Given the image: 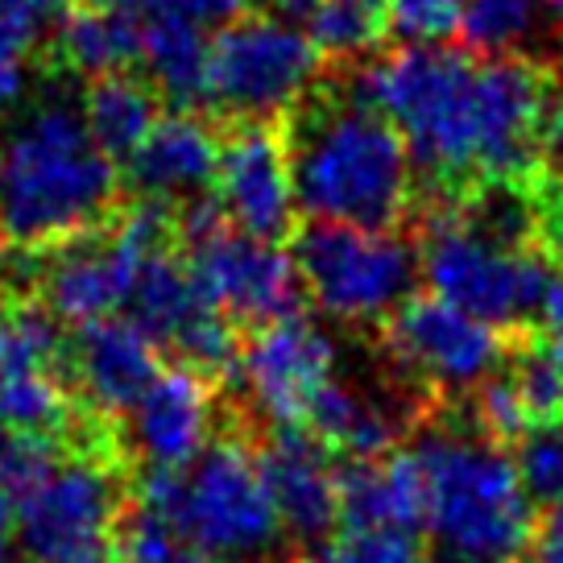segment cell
<instances>
[{
	"mask_svg": "<svg viewBox=\"0 0 563 563\" xmlns=\"http://www.w3.org/2000/svg\"><path fill=\"white\" fill-rule=\"evenodd\" d=\"M340 349L319 323L302 316L278 319L253 335L236 356V377L257 415L278 427L307 422L319 394L335 382Z\"/></svg>",
	"mask_w": 563,
	"mask_h": 563,
	"instance_id": "obj_12",
	"label": "cell"
},
{
	"mask_svg": "<svg viewBox=\"0 0 563 563\" xmlns=\"http://www.w3.org/2000/svg\"><path fill=\"white\" fill-rule=\"evenodd\" d=\"M510 377H514V386H518V394H522V402H527L534 427H547V422L563 419V373H560V365L551 361V352L547 349L518 352Z\"/></svg>",
	"mask_w": 563,
	"mask_h": 563,
	"instance_id": "obj_32",
	"label": "cell"
},
{
	"mask_svg": "<svg viewBox=\"0 0 563 563\" xmlns=\"http://www.w3.org/2000/svg\"><path fill=\"white\" fill-rule=\"evenodd\" d=\"M302 563H344V555L340 551H316V555H307Z\"/></svg>",
	"mask_w": 563,
	"mask_h": 563,
	"instance_id": "obj_44",
	"label": "cell"
},
{
	"mask_svg": "<svg viewBox=\"0 0 563 563\" xmlns=\"http://www.w3.org/2000/svg\"><path fill=\"white\" fill-rule=\"evenodd\" d=\"M262 468L278 506L282 530L299 543L328 539L340 522V473L328 460V448L299 427H278V435L265 443Z\"/></svg>",
	"mask_w": 563,
	"mask_h": 563,
	"instance_id": "obj_17",
	"label": "cell"
},
{
	"mask_svg": "<svg viewBox=\"0 0 563 563\" xmlns=\"http://www.w3.org/2000/svg\"><path fill=\"white\" fill-rule=\"evenodd\" d=\"M307 422H311V435L323 448L344 452L356 464L386 460L406 431V419L398 406H389L382 394H369V389L352 386V382H340V377L319 394V402L311 406Z\"/></svg>",
	"mask_w": 563,
	"mask_h": 563,
	"instance_id": "obj_21",
	"label": "cell"
},
{
	"mask_svg": "<svg viewBox=\"0 0 563 563\" xmlns=\"http://www.w3.org/2000/svg\"><path fill=\"white\" fill-rule=\"evenodd\" d=\"M191 269L208 299L236 323L269 328L278 319L299 316L302 278L295 257L274 241H257L232 224H220L191 245Z\"/></svg>",
	"mask_w": 563,
	"mask_h": 563,
	"instance_id": "obj_13",
	"label": "cell"
},
{
	"mask_svg": "<svg viewBox=\"0 0 563 563\" xmlns=\"http://www.w3.org/2000/svg\"><path fill=\"white\" fill-rule=\"evenodd\" d=\"M563 25V0H468L460 37L476 58H527Z\"/></svg>",
	"mask_w": 563,
	"mask_h": 563,
	"instance_id": "obj_22",
	"label": "cell"
},
{
	"mask_svg": "<svg viewBox=\"0 0 563 563\" xmlns=\"http://www.w3.org/2000/svg\"><path fill=\"white\" fill-rule=\"evenodd\" d=\"M356 104L402 133L410 162L440 187L518 183L547 121V75L530 58L402 46L352 75Z\"/></svg>",
	"mask_w": 563,
	"mask_h": 563,
	"instance_id": "obj_1",
	"label": "cell"
},
{
	"mask_svg": "<svg viewBox=\"0 0 563 563\" xmlns=\"http://www.w3.org/2000/svg\"><path fill=\"white\" fill-rule=\"evenodd\" d=\"M422 476V527L443 563H514L534 543V497L481 431L431 427L410 448Z\"/></svg>",
	"mask_w": 563,
	"mask_h": 563,
	"instance_id": "obj_4",
	"label": "cell"
},
{
	"mask_svg": "<svg viewBox=\"0 0 563 563\" xmlns=\"http://www.w3.org/2000/svg\"><path fill=\"white\" fill-rule=\"evenodd\" d=\"M340 518L349 530L373 527H422V476L406 452H389L386 460H365L340 473Z\"/></svg>",
	"mask_w": 563,
	"mask_h": 563,
	"instance_id": "obj_20",
	"label": "cell"
},
{
	"mask_svg": "<svg viewBox=\"0 0 563 563\" xmlns=\"http://www.w3.org/2000/svg\"><path fill=\"white\" fill-rule=\"evenodd\" d=\"M30 46L34 37L0 30V117L13 112L30 88Z\"/></svg>",
	"mask_w": 563,
	"mask_h": 563,
	"instance_id": "obj_36",
	"label": "cell"
},
{
	"mask_svg": "<svg viewBox=\"0 0 563 563\" xmlns=\"http://www.w3.org/2000/svg\"><path fill=\"white\" fill-rule=\"evenodd\" d=\"M67 0H0V30L37 37L51 21H63Z\"/></svg>",
	"mask_w": 563,
	"mask_h": 563,
	"instance_id": "obj_37",
	"label": "cell"
},
{
	"mask_svg": "<svg viewBox=\"0 0 563 563\" xmlns=\"http://www.w3.org/2000/svg\"><path fill=\"white\" fill-rule=\"evenodd\" d=\"M269 4H274V18L290 21V25L311 21V13L319 9V0H269Z\"/></svg>",
	"mask_w": 563,
	"mask_h": 563,
	"instance_id": "obj_42",
	"label": "cell"
},
{
	"mask_svg": "<svg viewBox=\"0 0 563 563\" xmlns=\"http://www.w3.org/2000/svg\"><path fill=\"white\" fill-rule=\"evenodd\" d=\"M141 510L170 522L178 539L211 563H257L274 555L286 534L262 456L236 440L211 443L183 473L150 468Z\"/></svg>",
	"mask_w": 563,
	"mask_h": 563,
	"instance_id": "obj_5",
	"label": "cell"
},
{
	"mask_svg": "<svg viewBox=\"0 0 563 563\" xmlns=\"http://www.w3.org/2000/svg\"><path fill=\"white\" fill-rule=\"evenodd\" d=\"M18 506H13L9 493H0V563H18Z\"/></svg>",
	"mask_w": 563,
	"mask_h": 563,
	"instance_id": "obj_40",
	"label": "cell"
},
{
	"mask_svg": "<svg viewBox=\"0 0 563 563\" xmlns=\"http://www.w3.org/2000/svg\"><path fill=\"white\" fill-rule=\"evenodd\" d=\"M419 274L435 299L452 302L493 328H518L539 316L547 286L555 278L543 253L481 229L464 216V208L427 220Z\"/></svg>",
	"mask_w": 563,
	"mask_h": 563,
	"instance_id": "obj_6",
	"label": "cell"
},
{
	"mask_svg": "<svg viewBox=\"0 0 563 563\" xmlns=\"http://www.w3.org/2000/svg\"><path fill=\"white\" fill-rule=\"evenodd\" d=\"M311 42L332 58H361L389 30L386 0H319L311 13Z\"/></svg>",
	"mask_w": 563,
	"mask_h": 563,
	"instance_id": "obj_27",
	"label": "cell"
},
{
	"mask_svg": "<svg viewBox=\"0 0 563 563\" xmlns=\"http://www.w3.org/2000/svg\"><path fill=\"white\" fill-rule=\"evenodd\" d=\"M170 236H175V220L162 203L145 199L133 211H124L117 229L104 236H79L63 245L42 269L46 311L79 328L117 319V311H124L133 299L141 265L166 253Z\"/></svg>",
	"mask_w": 563,
	"mask_h": 563,
	"instance_id": "obj_8",
	"label": "cell"
},
{
	"mask_svg": "<svg viewBox=\"0 0 563 563\" xmlns=\"http://www.w3.org/2000/svg\"><path fill=\"white\" fill-rule=\"evenodd\" d=\"M158 344L133 319H100L79 328L75 382L100 415H129L141 394L158 382Z\"/></svg>",
	"mask_w": 563,
	"mask_h": 563,
	"instance_id": "obj_18",
	"label": "cell"
},
{
	"mask_svg": "<svg viewBox=\"0 0 563 563\" xmlns=\"http://www.w3.org/2000/svg\"><path fill=\"white\" fill-rule=\"evenodd\" d=\"M539 154H543V166L551 183L563 191V96L547 108L543 133H539Z\"/></svg>",
	"mask_w": 563,
	"mask_h": 563,
	"instance_id": "obj_38",
	"label": "cell"
},
{
	"mask_svg": "<svg viewBox=\"0 0 563 563\" xmlns=\"http://www.w3.org/2000/svg\"><path fill=\"white\" fill-rule=\"evenodd\" d=\"M216 203L232 229L245 236L278 245L290 232L299 211L295 166L290 145L269 124H241L229 141H220Z\"/></svg>",
	"mask_w": 563,
	"mask_h": 563,
	"instance_id": "obj_15",
	"label": "cell"
},
{
	"mask_svg": "<svg viewBox=\"0 0 563 563\" xmlns=\"http://www.w3.org/2000/svg\"><path fill=\"white\" fill-rule=\"evenodd\" d=\"M117 199V166L70 100H37L0 129V241L25 253L88 236Z\"/></svg>",
	"mask_w": 563,
	"mask_h": 563,
	"instance_id": "obj_2",
	"label": "cell"
},
{
	"mask_svg": "<svg viewBox=\"0 0 563 563\" xmlns=\"http://www.w3.org/2000/svg\"><path fill=\"white\" fill-rule=\"evenodd\" d=\"M79 112H84L88 133L108 158H133L141 141L150 137V129L158 124V104H154L150 84H141L124 70L91 79Z\"/></svg>",
	"mask_w": 563,
	"mask_h": 563,
	"instance_id": "obj_24",
	"label": "cell"
},
{
	"mask_svg": "<svg viewBox=\"0 0 563 563\" xmlns=\"http://www.w3.org/2000/svg\"><path fill=\"white\" fill-rule=\"evenodd\" d=\"M534 563H563V510L551 514V522L534 539Z\"/></svg>",
	"mask_w": 563,
	"mask_h": 563,
	"instance_id": "obj_41",
	"label": "cell"
},
{
	"mask_svg": "<svg viewBox=\"0 0 563 563\" xmlns=\"http://www.w3.org/2000/svg\"><path fill=\"white\" fill-rule=\"evenodd\" d=\"M386 352L406 377L422 386L473 389L489 382L506 361V340L501 328L427 295L406 299L386 319Z\"/></svg>",
	"mask_w": 563,
	"mask_h": 563,
	"instance_id": "obj_11",
	"label": "cell"
},
{
	"mask_svg": "<svg viewBox=\"0 0 563 563\" xmlns=\"http://www.w3.org/2000/svg\"><path fill=\"white\" fill-rule=\"evenodd\" d=\"M70 419V398L54 369H30L0 382V431L51 440Z\"/></svg>",
	"mask_w": 563,
	"mask_h": 563,
	"instance_id": "obj_26",
	"label": "cell"
},
{
	"mask_svg": "<svg viewBox=\"0 0 563 563\" xmlns=\"http://www.w3.org/2000/svg\"><path fill=\"white\" fill-rule=\"evenodd\" d=\"M344 563H427L419 534L398 527H373V530H349L340 543Z\"/></svg>",
	"mask_w": 563,
	"mask_h": 563,
	"instance_id": "obj_34",
	"label": "cell"
},
{
	"mask_svg": "<svg viewBox=\"0 0 563 563\" xmlns=\"http://www.w3.org/2000/svg\"><path fill=\"white\" fill-rule=\"evenodd\" d=\"M117 13H129L133 21H154V18H183L195 25H229L236 21L245 0H100Z\"/></svg>",
	"mask_w": 563,
	"mask_h": 563,
	"instance_id": "obj_35",
	"label": "cell"
},
{
	"mask_svg": "<svg viewBox=\"0 0 563 563\" xmlns=\"http://www.w3.org/2000/svg\"><path fill=\"white\" fill-rule=\"evenodd\" d=\"M302 295L340 323L389 319L419 282V253L389 229L311 224L295 245Z\"/></svg>",
	"mask_w": 563,
	"mask_h": 563,
	"instance_id": "obj_7",
	"label": "cell"
},
{
	"mask_svg": "<svg viewBox=\"0 0 563 563\" xmlns=\"http://www.w3.org/2000/svg\"><path fill=\"white\" fill-rule=\"evenodd\" d=\"M141 46V21L129 13H117L108 4L96 9H79L58 21V54L70 70L104 79V75H121L129 63H137Z\"/></svg>",
	"mask_w": 563,
	"mask_h": 563,
	"instance_id": "obj_25",
	"label": "cell"
},
{
	"mask_svg": "<svg viewBox=\"0 0 563 563\" xmlns=\"http://www.w3.org/2000/svg\"><path fill=\"white\" fill-rule=\"evenodd\" d=\"M468 0H386L389 30L406 46H443L452 34H460Z\"/></svg>",
	"mask_w": 563,
	"mask_h": 563,
	"instance_id": "obj_30",
	"label": "cell"
},
{
	"mask_svg": "<svg viewBox=\"0 0 563 563\" xmlns=\"http://www.w3.org/2000/svg\"><path fill=\"white\" fill-rule=\"evenodd\" d=\"M208 58L211 42L203 25L183 18H154L141 21V46L137 63L150 70L170 100H203L208 96Z\"/></svg>",
	"mask_w": 563,
	"mask_h": 563,
	"instance_id": "obj_23",
	"label": "cell"
},
{
	"mask_svg": "<svg viewBox=\"0 0 563 563\" xmlns=\"http://www.w3.org/2000/svg\"><path fill=\"white\" fill-rule=\"evenodd\" d=\"M129 435L137 456L150 468L162 473H183L187 464L211 448V427H216V402L195 369H162L158 382L141 394V402L129 410Z\"/></svg>",
	"mask_w": 563,
	"mask_h": 563,
	"instance_id": "obj_16",
	"label": "cell"
},
{
	"mask_svg": "<svg viewBox=\"0 0 563 563\" xmlns=\"http://www.w3.org/2000/svg\"><path fill=\"white\" fill-rule=\"evenodd\" d=\"M539 316H543V328H547V352H551V361L563 373V278H551Z\"/></svg>",
	"mask_w": 563,
	"mask_h": 563,
	"instance_id": "obj_39",
	"label": "cell"
},
{
	"mask_svg": "<svg viewBox=\"0 0 563 563\" xmlns=\"http://www.w3.org/2000/svg\"><path fill=\"white\" fill-rule=\"evenodd\" d=\"M58 352H63L58 319L46 307L21 302L0 311V382L30 369H51Z\"/></svg>",
	"mask_w": 563,
	"mask_h": 563,
	"instance_id": "obj_28",
	"label": "cell"
},
{
	"mask_svg": "<svg viewBox=\"0 0 563 563\" xmlns=\"http://www.w3.org/2000/svg\"><path fill=\"white\" fill-rule=\"evenodd\" d=\"M319 75V51L311 34L282 18L229 21L211 42L208 96L245 124H265L290 112Z\"/></svg>",
	"mask_w": 563,
	"mask_h": 563,
	"instance_id": "obj_9",
	"label": "cell"
},
{
	"mask_svg": "<svg viewBox=\"0 0 563 563\" xmlns=\"http://www.w3.org/2000/svg\"><path fill=\"white\" fill-rule=\"evenodd\" d=\"M543 236H547V245L563 257V203H551V208L543 211Z\"/></svg>",
	"mask_w": 563,
	"mask_h": 563,
	"instance_id": "obj_43",
	"label": "cell"
},
{
	"mask_svg": "<svg viewBox=\"0 0 563 563\" xmlns=\"http://www.w3.org/2000/svg\"><path fill=\"white\" fill-rule=\"evenodd\" d=\"M220 137L195 112H166L129 158V178L145 199H191L216 183Z\"/></svg>",
	"mask_w": 563,
	"mask_h": 563,
	"instance_id": "obj_19",
	"label": "cell"
},
{
	"mask_svg": "<svg viewBox=\"0 0 563 563\" xmlns=\"http://www.w3.org/2000/svg\"><path fill=\"white\" fill-rule=\"evenodd\" d=\"M13 506L30 563H108L117 551L121 485L100 456H58Z\"/></svg>",
	"mask_w": 563,
	"mask_h": 563,
	"instance_id": "obj_10",
	"label": "cell"
},
{
	"mask_svg": "<svg viewBox=\"0 0 563 563\" xmlns=\"http://www.w3.org/2000/svg\"><path fill=\"white\" fill-rule=\"evenodd\" d=\"M518 473L534 501L563 510V419L534 427L518 448Z\"/></svg>",
	"mask_w": 563,
	"mask_h": 563,
	"instance_id": "obj_29",
	"label": "cell"
},
{
	"mask_svg": "<svg viewBox=\"0 0 563 563\" xmlns=\"http://www.w3.org/2000/svg\"><path fill=\"white\" fill-rule=\"evenodd\" d=\"M476 431L485 440L501 443V440H527L534 431V419H530L522 394L514 386V377H489L476 386V406H473Z\"/></svg>",
	"mask_w": 563,
	"mask_h": 563,
	"instance_id": "obj_31",
	"label": "cell"
},
{
	"mask_svg": "<svg viewBox=\"0 0 563 563\" xmlns=\"http://www.w3.org/2000/svg\"><path fill=\"white\" fill-rule=\"evenodd\" d=\"M290 166L299 211L316 224L394 229L415 199V162L402 133L344 91L302 117Z\"/></svg>",
	"mask_w": 563,
	"mask_h": 563,
	"instance_id": "obj_3",
	"label": "cell"
},
{
	"mask_svg": "<svg viewBox=\"0 0 563 563\" xmlns=\"http://www.w3.org/2000/svg\"><path fill=\"white\" fill-rule=\"evenodd\" d=\"M129 311L137 328L154 335V344H170L203 377L236 365L232 319L208 299L191 265L170 257V249L141 265Z\"/></svg>",
	"mask_w": 563,
	"mask_h": 563,
	"instance_id": "obj_14",
	"label": "cell"
},
{
	"mask_svg": "<svg viewBox=\"0 0 563 563\" xmlns=\"http://www.w3.org/2000/svg\"><path fill=\"white\" fill-rule=\"evenodd\" d=\"M54 460H58V452L51 440L0 431V493H9L18 501L21 493L34 489L37 481L51 473Z\"/></svg>",
	"mask_w": 563,
	"mask_h": 563,
	"instance_id": "obj_33",
	"label": "cell"
}]
</instances>
